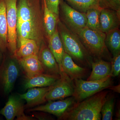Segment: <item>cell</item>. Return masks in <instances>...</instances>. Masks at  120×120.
Segmentation results:
<instances>
[{
	"instance_id": "cb8c5ba5",
	"label": "cell",
	"mask_w": 120,
	"mask_h": 120,
	"mask_svg": "<svg viewBox=\"0 0 120 120\" xmlns=\"http://www.w3.org/2000/svg\"><path fill=\"white\" fill-rule=\"evenodd\" d=\"M73 8L86 13L91 9L99 8V0H64Z\"/></svg>"
},
{
	"instance_id": "3957f363",
	"label": "cell",
	"mask_w": 120,
	"mask_h": 120,
	"mask_svg": "<svg viewBox=\"0 0 120 120\" xmlns=\"http://www.w3.org/2000/svg\"><path fill=\"white\" fill-rule=\"evenodd\" d=\"M75 33L94 60L102 59L111 61L110 53L105 44L106 34L86 27Z\"/></svg>"
},
{
	"instance_id": "4dcf8cb0",
	"label": "cell",
	"mask_w": 120,
	"mask_h": 120,
	"mask_svg": "<svg viewBox=\"0 0 120 120\" xmlns=\"http://www.w3.org/2000/svg\"><path fill=\"white\" fill-rule=\"evenodd\" d=\"M1 52L0 50V62H1Z\"/></svg>"
},
{
	"instance_id": "5bb4252c",
	"label": "cell",
	"mask_w": 120,
	"mask_h": 120,
	"mask_svg": "<svg viewBox=\"0 0 120 120\" xmlns=\"http://www.w3.org/2000/svg\"><path fill=\"white\" fill-rule=\"evenodd\" d=\"M100 28L101 32L106 33L116 28L120 25V12L102 9L99 16Z\"/></svg>"
},
{
	"instance_id": "4316f807",
	"label": "cell",
	"mask_w": 120,
	"mask_h": 120,
	"mask_svg": "<svg viewBox=\"0 0 120 120\" xmlns=\"http://www.w3.org/2000/svg\"><path fill=\"white\" fill-rule=\"evenodd\" d=\"M99 6L102 9L120 12V0H99Z\"/></svg>"
},
{
	"instance_id": "2e32d148",
	"label": "cell",
	"mask_w": 120,
	"mask_h": 120,
	"mask_svg": "<svg viewBox=\"0 0 120 120\" xmlns=\"http://www.w3.org/2000/svg\"><path fill=\"white\" fill-rule=\"evenodd\" d=\"M40 47L34 40L17 37V47L13 56L16 60L32 55L38 54Z\"/></svg>"
},
{
	"instance_id": "d6986e66",
	"label": "cell",
	"mask_w": 120,
	"mask_h": 120,
	"mask_svg": "<svg viewBox=\"0 0 120 120\" xmlns=\"http://www.w3.org/2000/svg\"><path fill=\"white\" fill-rule=\"evenodd\" d=\"M92 71L87 81L98 80L110 76L111 64L110 61L102 59L94 60L91 64Z\"/></svg>"
},
{
	"instance_id": "ffe728a7",
	"label": "cell",
	"mask_w": 120,
	"mask_h": 120,
	"mask_svg": "<svg viewBox=\"0 0 120 120\" xmlns=\"http://www.w3.org/2000/svg\"><path fill=\"white\" fill-rule=\"evenodd\" d=\"M60 76L43 73L27 78L24 83L25 89L34 87H42L53 86L60 79Z\"/></svg>"
},
{
	"instance_id": "30bf717a",
	"label": "cell",
	"mask_w": 120,
	"mask_h": 120,
	"mask_svg": "<svg viewBox=\"0 0 120 120\" xmlns=\"http://www.w3.org/2000/svg\"><path fill=\"white\" fill-rule=\"evenodd\" d=\"M48 101V103L45 105L34 107L28 111L45 112L53 114L59 118L77 102L73 96L61 101Z\"/></svg>"
},
{
	"instance_id": "52a82bcc",
	"label": "cell",
	"mask_w": 120,
	"mask_h": 120,
	"mask_svg": "<svg viewBox=\"0 0 120 120\" xmlns=\"http://www.w3.org/2000/svg\"><path fill=\"white\" fill-rule=\"evenodd\" d=\"M19 72L17 60L13 56L5 57L0 65V86L5 94L12 91Z\"/></svg>"
},
{
	"instance_id": "8992f818",
	"label": "cell",
	"mask_w": 120,
	"mask_h": 120,
	"mask_svg": "<svg viewBox=\"0 0 120 120\" xmlns=\"http://www.w3.org/2000/svg\"><path fill=\"white\" fill-rule=\"evenodd\" d=\"M59 18L60 21L73 33L86 26V13L75 10L64 0H61L60 2Z\"/></svg>"
},
{
	"instance_id": "f1b7e54d",
	"label": "cell",
	"mask_w": 120,
	"mask_h": 120,
	"mask_svg": "<svg viewBox=\"0 0 120 120\" xmlns=\"http://www.w3.org/2000/svg\"><path fill=\"white\" fill-rule=\"evenodd\" d=\"M48 9L59 17V8L61 0H45Z\"/></svg>"
},
{
	"instance_id": "8fae6325",
	"label": "cell",
	"mask_w": 120,
	"mask_h": 120,
	"mask_svg": "<svg viewBox=\"0 0 120 120\" xmlns=\"http://www.w3.org/2000/svg\"><path fill=\"white\" fill-rule=\"evenodd\" d=\"M19 96L11 95L4 108L0 110V114L4 116L7 120H12L15 117L17 120H31L25 115L24 105Z\"/></svg>"
},
{
	"instance_id": "277c9868",
	"label": "cell",
	"mask_w": 120,
	"mask_h": 120,
	"mask_svg": "<svg viewBox=\"0 0 120 120\" xmlns=\"http://www.w3.org/2000/svg\"><path fill=\"white\" fill-rule=\"evenodd\" d=\"M74 92L73 97L77 102L91 97L112 86L113 83L110 76L98 80L86 81L82 79L73 80Z\"/></svg>"
},
{
	"instance_id": "7402d4cb",
	"label": "cell",
	"mask_w": 120,
	"mask_h": 120,
	"mask_svg": "<svg viewBox=\"0 0 120 120\" xmlns=\"http://www.w3.org/2000/svg\"><path fill=\"white\" fill-rule=\"evenodd\" d=\"M8 25L4 0H0V50L2 53L7 49Z\"/></svg>"
},
{
	"instance_id": "ac0fdd59",
	"label": "cell",
	"mask_w": 120,
	"mask_h": 120,
	"mask_svg": "<svg viewBox=\"0 0 120 120\" xmlns=\"http://www.w3.org/2000/svg\"><path fill=\"white\" fill-rule=\"evenodd\" d=\"M48 47L51 50L58 63L60 68V76L67 75L64 73L62 68V62L65 51L62 41L59 35L57 27L53 34L47 39Z\"/></svg>"
},
{
	"instance_id": "5b68a950",
	"label": "cell",
	"mask_w": 120,
	"mask_h": 120,
	"mask_svg": "<svg viewBox=\"0 0 120 120\" xmlns=\"http://www.w3.org/2000/svg\"><path fill=\"white\" fill-rule=\"evenodd\" d=\"M41 0H17V23L23 22L44 26Z\"/></svg>"
},
{
	"instance_id": "7c38bea8",
	"label": "cell",
	"mask_w": 120,
	"mask_h": 120,
	"mask_svg": "<svg viewBox=\"0 0 120 120\" xmlns=\"http://www.w3.org/2000/svg\"><path fill=\"white\" fill-rule=\"evenodd\" d=\"M38 56L43 67L44 73L60 76L59 65L46 42L41 45Z\"/></svg>"
},
{
	"instance_id": "f546056e",
	"label": "cell",
	"mask_w": 120,
	"mask_h": 120,
	"mask_svg": "<svg viewBox=\"0 0 120 120\" xmlns=\"http://www.w3.org/2000/svg\"><path fill=\"white\" fill-rule=\"evenodd\" d=\"M109 89L110 90H112L114 92H117V93H120V85L118 84L117 86H111L109 87Z\"/></svg>"
},
{
	"instance_id": "83f0119b",
	"label": "cell",
	"mask_w": 120,
	"mask_h": 120,
	"mask_svg": "<svg viewBox=\"0 0 120 120\" xmlns=\"http://www.w3.org/2000/svg\"><path fill=\"white\" fill-rule=\"evenodd\" d=\"M111 70L110 76L116 77L120 73V54L113 56L111 60Z\"/></svg>"
},
{
	"instance_id": "9a60e30c",
	"label": "cell",
	"mask_w": 120,
	"mask_h": 120,
	"mask_svg": "<svg viewBox=\"0 0 120 120\" xmlns=\"http://www.w3.org/2000/svg\"><path fill=\"white\" fill-rule=\"evenodd\" d=\"M17 60L22 66L27 78L44 73L38 55H30Z\"/></svg>"
},
{
	"instance_id": "e0dca14e",
	"label": "cell",
	"mask_w": 120,
	"mask_h": 120,
	"mask_svg": "<svg viewBox=\"0 0 120 120\" xmlns=\"http://www.w3.org/2000/svg\"><path fill=\"white\" fill-rule=\"evenodd\" d=\"M52 86L41 88H29L26 93L19 94L18 96L21 99L26 100L27 106L30 107L40 105L46 101V96Z\"/></svg>"
},
{
	"instance_id": "ba28073f",
	"label": "cell",
	"mask_w": 120,
	"mask_h": 120,
	"mask_svg": "<svg viewBox=\"0 0 120 120\" xmlns=\"http://www.w3.org/2000/svg\"><path fill=\"white\" fill-rule=\"evenodd\" d=\"M8 25L7 49L12 56L17 47V0H4Z\"/></svg>"
},
{
	"instance_id": "484cf974",
	"label": "cell",
	"mask_w": 120,
	"mask_h": 120,
	"mask_svg": "<svg viewBox=\"0 0 120 120\" xmlns=\"http://www.w3.org/2000/svg\"><path fill=\"white\" fill-rule=\"evenodd\" d=\"M115 99L113 95H107L105 103L101 107V113L102 120H112V119Z\"/></svg>"
},
{
	"instance_id": "603a6c76",
	"label": "cell",
	"mask_w": 120,
	"mask_h": 120,
	"mask_svg": "<svg viewBox=\"0 0 120 120\" xmlns=\"http://www.w3.org/2000/svg\"><path fill=\"white\" fill-rule=\"evenodd\" d=\"M106 34L105 44L113 56L120 54V31L116 28Z\"/></svg>"
},
{
	"instance_id": "44dd1931",
	"label": "cell",
	"mask_w": 120,
	"mask_h": 120,
	"mask_svg": "<svg viewBox=\"0 0 120 120\" xmlns=\"http://www.w3.org/2000/svg\"><path fill=\"white\" fill-rule=\"evenodd\" d=\"M42 2L43 25L47 40L55 32L59 18L48 9L45 0H42Z\"/></svg>"
},
{
	"instance_id": "7a4b0ae2",
	"label": "cell",
	"mask_w": 120,
	"mask_h": 120,
	"mask_svg": "<svg viewBox=\"0 0 120 120\" xmlns=\"http://www.w3.org/2000/svg\"><path fill=\"white\" fill-rule=\"evenodd\" d=\"M65 52L81 67L91 68L94 59L76 35L58 20L57 26Z\"/></svg>"
},
{
	"instance_id": "d4e9b609",
	"label": "cell",
	"mask_w": 120,
	"mask_h": 120,
	"mask_svg": "<svg viewBox=\"0 0 120 120\" xmlns=\"http://www.w3.org/2000/svg\"><path fill=\"white\" fill-rule=\"evenodd\" d=\"M102 9L101 8H92L86 12L87 22L86 27L96 31L101 32L100 28L99 16Z\"/></svg>"
},
{
	"instance_id": "6da1fadb",
	"label": "cell",
	"mask_w": 120,
	"mask_h": 120,
	"mask_svg": "<svg viewBox=\"0 0 120 120\" xmlns=\"http://www.w3.org/2000/svg\"><path fill=\"white\" fill-rule=\"evenodd\" d=\"M109 91H101L83 100L76 102L65 113L60 120H100L101 109Z\"/></svg>"
},
{
	"instance_id": "4fadbf2b",
	"label": "cell",
	"mask_w": 120,
	"mask_h": 120,
	"mask_svg": "<svg viewBox=\"0 0 120 120\" xmlns=\"http://www.w3.org/2000/svg\"><path fill=\"white\" fill-rule=\"evenodd\" d=\"M64 73L72 80L82 79L86 75L89 69L79 66L74 62L71 56L64 52L62 62Z\"/></svg>"
},
{
	"instance_id": "9c48e42d",
	"label": "cell",
	"mask_w": 120,
	"mask_h": 120,
	"mask_svg": "<svg viewBox=\"0 0 120 120\" xmlns=\"http://www.w3.org/2000/svg\"><path fill=\"white\" fill-rule=\"evenodd\" d=\"M74 92L73 81L68 76L60 77L47 92L46 101L62 99L73 96Z\"/></svg>"
}]
</instances>
